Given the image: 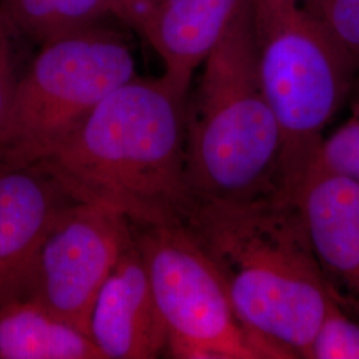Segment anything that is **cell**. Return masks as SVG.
I'll return each mask as SVG.
<instances>
[{"label": "cell", "instance_id": "obj_6", "mask_svg": "<svg viewBox=\"0 0 359 359\" xmlns=\"http://www.w3.org/2000/svg\"><path fill=\"white\" fill-rule=\"evenodd\" d=\"M133 226V225H132ZM177 359H273L240 321L215 262L184 222L133 226Z\"/></svg>", "mask_w": 359, "mask_h": 359}, {"label": "cell", "instance_id": "obj_12", "mask_svg": "<svg viewBox=\"0 0 359 359\" xmlns=\"http://www.w3.org/2000/svg\"><path fill=\"white\" fill-rule=\"evenodd\" d=\"M1 359H104L88 334L34 299L0 308Z\"/></svg>", "mask_w": 359, "mask_h": 359}, {"label": "cell", "instance_id": "obj_14", "mask_svg": "<svg viewBox=\"0 0 359 359\" xmlns=\"http://www.w3.org/2000/svg\"><path fill=\"white\" fill-rule=\"evenodd\" d=\"M308 359H359V317L335 292L311 341Z\"/></svg>", "mask_w": 359, "mask_h": 359}, {"label": "cell", "instance_id": "obj_1", "mask_svg": "<svg viewBox=\"0 0 359 359\" xmlns=\"http://www.w3.org/2000/svg\"><path fill=\"white\" fill-rule=\"evenodd\" d=\"M189 90L165 75L130 79L97 104L39 163L77 203L103 206L133 226L184 222Z\"/></svg>", "mask_w": 359, "mask_h": 359}, {"label": "cell", "instance_id": "obj_17", "mask_svg": "<svg viewBox=\"0 0 359 359\" xmlns=\"http://www.w3.org/2000/svg\"><path fill=\"white\" fill-rule=\"evenodd\" d=\"M15 36H18L16 32L0 13V144L7 127L19 80L15 69Z\"/></svg>", "mask_w": 359, "mask_h": 359}, {"label": "cell", "instance_id": "obj_19", "mask_svg": "<svg viewBox=\"0 0 359 359\" xmlns=\"http://www.w3.org/2000/svg\"><path fill=\"white\" fill-rule=\"evenodd\" d=\"M147 1H148V0H142V8L145 6V3H147ZM140 11H142V10H140Z\"/></svg>", "mask_w": 359, "mask_h": 359}, {"label": "cell", "instance_id": "obj_3", "mask_svg": "<svg viewBox=\"0 0 359 359\" xmlns=\"http://www.w3.org/2000/svg\"><path fill=\"white\" fill-rule=\"evenodd\" d=\"M201 68L185 118L192 198L238 203L280 196L283 139L259 80L248 0Z\"/></svg>", "mask_w": 359, "mask_h": 359}, {"label": "cell", "instance_id": "obj_4", "mask_svg": "<svg viewBox=\"0 0 359 359\" xmlns=\"http://www.w3.org/2000/svg\"><path fill=\"white\" fill-rule=\"evenodd\" d=\"M262 90L283 139L280 193L297 200L357 72L313 0H248Z\"/></svg>", "mask_w": 359, "mask_h": 359}, {"label": "cell", "instance_id": "obj_5", "mask_svg": "<svg viewBox=\"0 0 359 359\" xmlns=\"http://www.w3.org/2000/svg\"><path fill=\"white\" fill-rule=\"evenodd\" d=\"M135 76L128 40L105 22L41 44L16 84L0 169L44 161L97 104Z\"/></svg>", "mask_w": 359, "mask_h": 359}, {"label": "cell", "instance_id": "obj_15", "mask_svg": "<svg viewBox=\"0 0 359 359\" xmlns=\"http://www.w3.org/2000/svg\"><path fill=\"white\" fill-rule=\"evenodd\" d=\"M313 170L332 172L359 182V90L348 118L325 137Z\"/></svg>", "mask_w": 359, "mask_h": 359}, {"label": "cell", "instance_id": "obj_7", "mask_svg": "<svg viewBox=\"0 0 359 359\" xmlns=\"http://www.w3.org/2000/svg\"><path fill=\"white\" fill-rule=\"evenodd\" d=\"M133 240L124 216L74 201L41 244L27 298L90 335L95 299Z\"/></svg>", "mask_w": 359, "mask_h": 359}, {"label": "cell", "instance_id": "obj_13", "mask_svg": "<svg viewBox=\"0 0 359 359\" xmlns=\"http://www.w3.org/2000/svg\"><path fill=\"white\" fill-rule=\"evenodd\" d=\"M0 13L18 36L40 46L77 28L120 19L112 0H0Z\"/></svg>", "mask_w": 359, "mask_h": 359}, {"label": "cell", "instance_id": "obj_16", "mask_svg": "<svg viewBox=\"0 0 359 359\" xmlns=\"http://www.w3.org/2000/svg\"><path fill=\"white\" fill-rule=\"evenodd\" d=\"M323 23L359 74V0H313Z\"/></svg>", "mask_w": 359, "mask_h": 359}, {"label": "cell", "instance_id": "obj_9", "mask_svg": "<svg viewBox=\"0 0 359 359\" xmlns=\"http://www.w3.org/2000/svg\"><path fill=\"white\" fill-rule=\"evenodd\" d=\"M90 337L104 359H154L167 354V327L135 240L95 299Z\"/></svg>", "mask_w": 359, "mask_h": 359}, {"label": "cell", "instance_id": "obj_10", "mask_svg": "<svg viewBox=\"0 0 359 359\" xmlns=\"http://www.w3.org/2000/svg\"><path fill=\"white\" fill-rule=\"evenodd\" d=\"M298 205L322 270L339 301L359 317V182L313 170Z\"/></svg>", "mask_w": 359, "mask_h": 359}, {"label": "cell", "instance_id": "obj_11", "mask_svg": "<svg viewBox=\"0 0 359 359\" xmlns=\"http://www.w3.org/2000/svg\"><path fill=\"white\" fill-rule=\"evenodd\" d=\"M245 0H148L132 28L154 48L165 76L191 90L193 76L224 38Z\"/></svg>", "mask_w": 359, "mask_h": 359}, {"label": "cell", "instance_id": "obj_8", "mask_svg": "<svg viewBox=\"0 0 359 359\" xmlns=\"http://www.w3.org/2000/svg\"><path fill=\"white\" fill-rule=\"evenodd\" d=\"M74 201L40 165L0 169V308L28 297L41 244Z\"/></svg>", "mask_w": 359, "mask_h": 359}, {"label": "cell", "instance_id": "obj_18", "mask_svg": "<svg viewBox=\"0 0 359 359\" xmlns=\"http://www.w3.org/2000/svg\"><path fill=\"white\" fill-rule=\"evenodd\" d=\"M118 10L120 20L133 26L137 15L142 10V0H112Z\"/></svg>", "mask_w": 359, "mask_h": 359}, {"label": "cell", "instance_id": "obj_2", "mask_svg": "<svg viewBox=\"0 0 359 359\" xmlns=\"http://www.w3.org/2000/svg\"><path fill=\"white\" fill-rule=\"evenodd\" d=\"M184 224L222 276L240 321L273 359H308L334 290L298 203L192 198Z\"/></svg>", "mask_w": 359, "mask_h": 359}]
</instances>
